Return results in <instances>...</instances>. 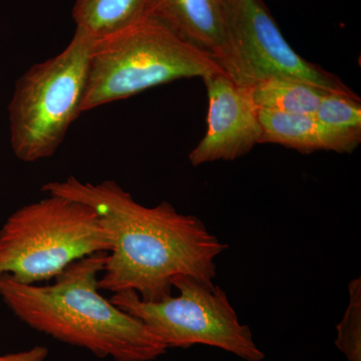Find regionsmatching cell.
<instances>
[{
  "label": "cell",
  "mask_w": 361,
  "mask_h": 361,
  "mask_svg": "<svg viewBox=\"0 0 361 361\" xmlns=\"http://www.w3.org/2000/svg\"><path fill=\"white\" fill-rule=\"evenodd\" d=\"M42 190L84 203L99 215L111 244L99 289L133 290L142 300L160 302L172 296L177 275L214 283L215 259L228 245L196 216L178 213L166 201L142 206L115 180L92 184L70 177Z\"/></svg>",
  "instance_id": "6da1fadb"
},
{
  "label": "cell",
  "mask_w": 361,
  "mask_h": 361,
  "mask_svg": "<svg viewBox=\"0 0 361 361\" xmlns=\"http://www.w3.org/2000/svg\"><path fill=\"white\" fill-rule=\"evenodd\" d=\"M109 252L75 261L47 286L20 284L0 275V297L32 329L97 357L116 361H152L168 348L134 316L99 294L97 275Z\"/></svg>",
  "instance_id": "7a4b0ae2"
},
{
  "label": "cell",
  "mask_w": 361,
  "mask_h": 361,
  "mask_svg": "<svg viewBox=\"0 0 361 361\" xmlns=\"http://www.w3.org/2000/svg\"><path fill=\"white\" fill-rule=\"evenodd\" d=\"M224 73L208 52L152 18L92 40L82 113L180 78Z\"/></svg>",
  "instance_id": "3957f363"
},
{
  "label": "cell",
  "mask_w": 361,
  "mask_h": 361,
  "mask_svg": "<svg viewBox=\"0 0 361 361\" xmlns=\"http://www.w3.org/2000/svg\"><path fill=\"white\" fill-rule=\"evenodd\" d=\"M111 244L92 207L58 195L20 208L0 229V275L20 284L56 278L71 263Z\"/></svg>",
  "instance_id": "277c9868"
},
{
  "label": "cell",
  "mask_w": 361,
  "mask_h": 361,
  "mask_svg": "<svg viewBox=\"0 0 361 361\" xmlns=\"http://www.w3.org/2000/svg\"><path fill=\"white\" fill-rule=\"evenodd\" d=\"M92 45L90 37L75 30L63 51L35 63L16 82L9 130L11 148L20 161L33 163L54 155L82 113Z\"/></svg>",
  "instance_id": "5b68a950"
},
{
  "label": "cell",
  "mask_w": 361,
  "mask_h": 361,
  "mask_svg": "<svg viewBox=\"0 0 361 361\" xmlns=\"http://www.w3.org/2000/svg\"><path fill=\"white\" fill-rule=\"evenodd\" d=\"M172 285L179 295L160 302L142 300L137 292L114 293L110 301L123 312L141 320L168 348L195 344L213 346L246 361H262L248 325L239 322L226 292L189 275H177Z\"/></svg>",
  "instance_id": "8992f818"
},
{
  "label": "cell",
  "mask_w": 361,
  "mask_h": 361,
  "mask_svg": "<svg viewBox=\"0 0 361 361\" xmlns=\"http://www.w3.org/2000/svg\"><path fill=\"white\" fill-rule=\"evenodd\" d=\"M227 37L218 63L235 84L249 87L270 78H284L358 97L341 78L294 51L264 0H227Z\"/></svg>",
  "instance_id": "52a82bcc"
},
{
  "label": "cell",
  "mask_w": 361,
  "mask_h": 361,
  "mask_svg": "<svg viewBox=\"0 0 361 361\" xmlns=\"http://www.w3.org/2000/svg\"><path fill=\"white\" fill-rule=\"evenodd\" d=\"M209 97L208 129L189 154L192 165L216 161H234L261 144L263 128L259 109L247 87H240L226 75L203 78Z\"/></svg>",
  "instance_id": "ba28073f"
},
{
  "label": "cell",
  "mask_w": 361,
  "mask_h": 361,
  "mask_svg": "<svg viewBox=\"0 0 361 361\" xmlns=\"http://www.w3.org/2000/svg\"><path fill=\"white\" fill-rule=\"evenodd\" d=\"M149 18L219 61L227 37V0H151Z\"/></svg>",
  "instance_id": "9c48e42d"
},
{
  "label": "cell",
  "mask_w": 361,
  "mask_h": 361,
  "mask_svg": "<svg viewBox=\"0 0 361 361\" xmlns=\"http://www.w3.org/2000/svg\"><path fill=\"white\" fill-rule=\"evenodd\" d=\"M259 118L263 128L261 144L281 145L300 153L334 151L343 154L353 153L356 149L355 145L320 125L313 115L259 110Z\"/></svg>",
  "instance_id": "30bf717a"
},
{
  "label": "cell",
  "mask_w": 361,
  "mask_h": 361,
  "mask_svg": "<svg viewBox=\"0 0 361 361\" xmlns=\"http://www.w3.org/2000/svg\"><path fill=\"white\" fill-rule=\"evenodd\" d=\"M151 0H75V30L92 40L104 39L148 18Z\"/></svg>",
  "instance_id": "8fae6325"
},
{
  "label": "cell",
  "mask_w": 361,
  "mask_h": 361,
  "mask_svg": "<svg viewBox=\"0 0 361 361\" xmlns=\"http://www.w3.org/2000/svg\"><path fill=\"white\" fill-rule=\"evenodd\" d=\"M247 90L259 110L299 115H314L322 97L329 92L306 82L284 78L263 80Z\"/></svg>",
  "instance_id": "7c38bea8"
},
{
  "label": "cell",
  "mask_w": 361,
  "mask_h": 361,
  "mask_svg": "<svg viewBox=\"0 0 361 361\" xmlns=\"http://www.w3.org/2000/svg\"><path fill=\"white\" fill-rule=\"evenodd\" d=\"M317 122L332 134L355 145L361 142V102L360 97L327 92L315 111Z\"/></svg>",
  "instance_id": "4fadbf2b"
},
{
  "label": "cell",
  "mask_w": 361,
  "mask_h": 361,
  "mask_svg": "<svg viewBox=\"0 0 361 361\" xmlns=\"http://www.w3.org/2000/svg\"><path fill=\"white\" fill-rule=\"evenodd\" d=\"M349 302L341 322L337 325L336 344L348 361H361V279L348 284Z\"/></svg>",
  "instance_id": "5bb4252c"
},
{
  "label": "cell",
  "mask_w": 361,
  "mask_h": 361,
  "mask_svg": "<svg viewBox=\"0 0 361 361\" xmlns=\"http://www.w3.org/2000/svg\"><path fill=\"white\" fill-rule=\"evenodd\" d=\"M49 355V349L44 346H35L20 353L0 355V361H44Z\"/></svg>",
  "instance_id": "9a60e30c"
}]
</instances>
